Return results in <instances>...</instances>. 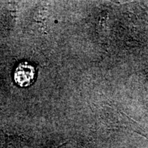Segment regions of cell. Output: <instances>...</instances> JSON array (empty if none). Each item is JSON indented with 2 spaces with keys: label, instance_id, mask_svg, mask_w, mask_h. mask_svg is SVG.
Here are the masks:
<instances>
[{
  "label": "cell",
  "instance_id": "6da1fadb",
  "mask_svg": "<svg viewBox=\"0 0 148 148\" xmlns=\"http://www.w3.org/2000/svg\"><path fill=\"white\" fill-rule=\"evenodd\" d=\"M35 71L34 67L28 63H21L17 66L14 73L16 84L21 86H27L34 80Z\"/></svg>",
  "mask_w": 148,
  "mask_h": 148
},
{
  "label": "cell",
  "instance_id": "7a4b0ae2",
  "mask_svg": "<svg viewBox=\"0 0 148 148\" xmlns=\"http://www.w3.org/2000/svg\"><path fill=\"white\" fill-rule=\"evenodd\" d=\"M121 113L123 114V115L124 116L125 118H126L128 124L130 125H131V126H132L133 130L135 131L136 132L138 133V134L143 135V136H144L145 138H147L148 139V130H146L145 128L140 127L139 125L137 124L136 122H135L134 120L131 119V118H130L128 116L126 115V114H125L123 112H121Z\"/></svg>",
  "mask_w": 148,
  "mask_h": 148
},
{
  "label": "cell",
  "instance_id": "3957f363",
  "mask_svg": "<svg viewBox=\"0 0 148 148\" xmlns=\"http://www.w3.org/2000/svg\"><path fill=\"white\" fill-rule=\"evenodd\" d=\"M2 148H28L26 143L20 139H10L5 142Z\"/></svg>",
  "mask_w": 148,
  "mask_h": 148
}]
</instances>
